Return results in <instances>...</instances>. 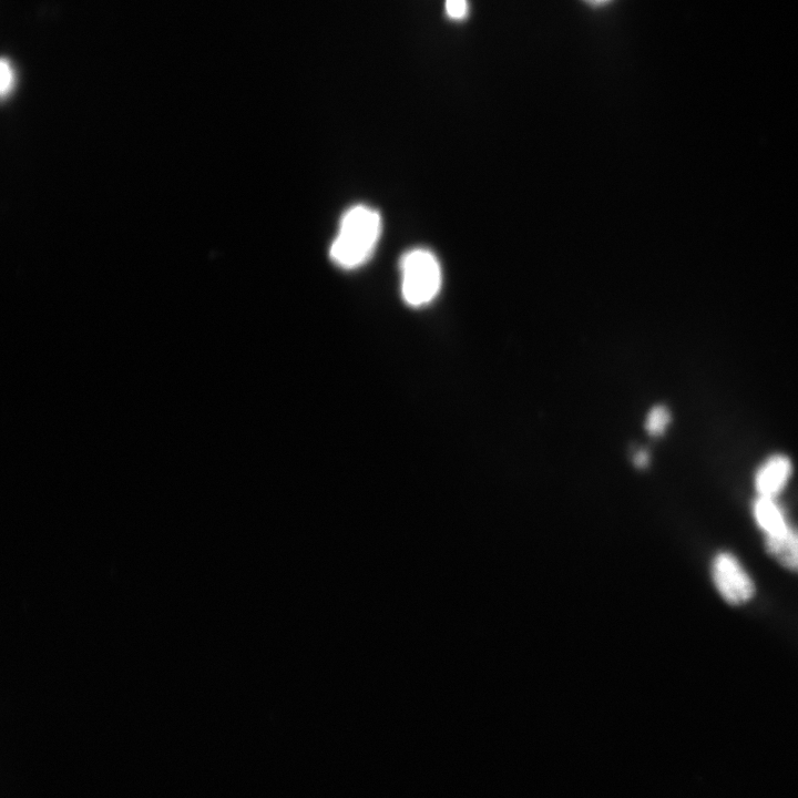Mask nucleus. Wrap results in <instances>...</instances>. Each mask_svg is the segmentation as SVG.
Segmentation results:
<instances>
[{
	"label": "nucleus",
	"instance_id": "obj_6",
	"mask_svg": "<svg viewBox=\"0 0 798 798\" xmlns=\"http://www.w3.org/2000/svg\"><path fill=\"white\" fill-rule=\"evenodd\" d=\"M765 540L766 549L771 556L782 566L798 572V529L789 526L780 535Z\"/></svg>",
	"mask_w": 798,
	"mask_h": 798
},
{
	"label": "nucleus",
	"instance_id": "obj_5",
	"mask_svg": "<svg viewBox=\"0 0 798 798\" xmlns=\"http://www.w3.org/2000/svg\"><path fill=\"white\" fill-rule=\"evenodd\" d=\"M753 513L766 538L780 535L790 526L775 498L758 495L753 504Z\"/></svg>",
	"mask_w": 798,
	"mask_h": 798
},
{
	"label": "nucleus",
	"instance_id": "obj_1",
	"mask_svg": "<svg viewBox=\"0 0 798 798\" xmlns=\"http://www.w3.org/2000/svg\"><path fill=\"white\" fill-rule=\"evenodd\" d=\"M380 234V214L367 205L352 206L340 219L329 256L339 267L356 268L370 258Z\"/></svg>",
	"mask_w": 798,
	"mask_h": 798
},
{
	"label": "nucleus",
	"instance_id": "obj_3",
	"mask_svg": "<svg viewBox=\"0 0 798 798\" xmlns=\"http://www.w3.org/2000/svg\"><path fill=\"white\" fill-rule=\"evenodd\" d=\"M712 574L718 592L727 602L739 604L753 596L751 579L730 553L722 552L716 555Z\"/></svg>",
	"mask_w": 798,
	"mask_h": 798
},
{
	"label": "nucleus",
	"instance_id": "obj_4",
	"mask_svg": "<svg viewBox=\"0 0 798 798\" xmlns=\"http://www.w3.org/2000/svg\"><path fill=\"white\" fill-rule=\"evenodd\" d=\"M792 464L785 454H773L766 459L755 473V488L758 495L776 498L788 483Z\"/></svg>",
	"mask_w": 798,
	"mask_h": 798
},
{
	"label": "nucleus",
	"instance_id": "obj_2",
	"mask_svg": "<svg viewBox=\"0 0 798 798\" xmlns=\"http://www.w3.org/2000/svg\"><path fill=\"white\" fill-rule=\"evenodd\" d=\"M401 294L412 307L430 303L441 286V269L436 256L428 249L407 252L400 262Z\"/></svg>",
	"mask_w": 798,
	"mask_h": 798
},
{
	"label": "nucleus",
	"instance_id": "obj_7",
	"mask_svg": "<svg viewBox=\"0 0 798 798\" xmlns=\"http://www.w3.org/2000/svg\"><path fill=\"white\" fill-rule=\"evenodd\" d=\"M671 421V412L664 406H656L651 409L646 418V430L648 433L662 434Z\"/></svg>",
	"mask_w": 798,
	"mask_h": 798
},
{
	"label": "nucleus",
	"instance_id": "obj_8",
	"mask_svg": "<svg viewBox=\"0 0 798 798\" xmlns=\"http://www.w3.org/2000/svg\"><path fill=\"white\" fill-rule=\"evenodd\" d=\"M1 78V95L4 98L12 90L14 84V73L9 61L2 59L0 66Z\"/></svg>",
	"mask_w": 798,
	"mask_h": 798
},
{
	"label": "nucleus",
	"instance_id": "obj_9",
	"mask_svg": "<svg viewBox=\"0 0 798 798\" xmlns=\"http://www.w3.org/2000/svg\"><path fill=\"white\" fill-rule=\"evenodd\" d=\"M447 13L453 19H461L467 12L466 0H447L446 1Z\"/></svg>",
	"mask_w": 798,
	"mask_h": 798
},
{
	"label": "nucleus",
	"instance_id": "obj_10",
	"mask_svg": "<svg viewBox=\"0 0 798 798\" xmlns=\"http://www.w3.org/2000/svg\"><path fill=\"white\" fill-rule=\"evenodd\" d=\"M647 461L648 456L644 451H640L634 458V462L637 467H645L647 464Z\"/></svg>",
	"mask_w": 798,
	"mask_h": 798
},
{
	"label": "nucleus",
	"instance_id": "obj_11",
	"mask_svg": "<svg viewBox=\"0 0 798 798\" xmlns=\"http://www.w3.org/2000/svg\"><path fill=\"white\" fill-rule=\"evenodd\" d=\"M593 1H604V0H593Z\"/></svg>",
	"mask_w": 798,
	"mask_h": 798
}]
</instances>
